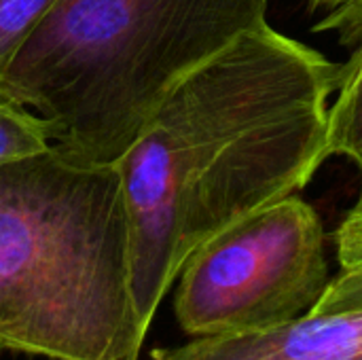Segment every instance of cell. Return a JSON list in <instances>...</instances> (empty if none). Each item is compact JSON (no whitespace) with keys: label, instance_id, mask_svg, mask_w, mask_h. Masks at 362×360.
I'll use <instances>...</instances> for the list:
<instances>
[{"label":"cell","instance_id":"6da1fadb","mask_svg":"<svg viewBox=\"0 0 362 360\" xmlns=\"http://www.w3.org/2000/svg\"><path fill=\"white\" fill-rule=\"evenodd\" d=\"M339 76V64L263 23L185 74L155 106L117 161L144 337L208 238L297 193L329 159V98Z\"/></svg>","mask_w":362,"mask_h":360},{"label":"cell","instance_id":"7a4b0ae2","mask_svg":"<svg viewBox=\"0 0 362 360\" xmlns=\"http://www.w3.org/2000/svg\"><path fill=\"white\" fill-rule=\"evenodd\" d=\"M129 216L117 161L51 144L0 166V348L138 360Z\"/></svg>","mask_w":362,"mask_h":360},{"label":"cell","instance_id":"3957f363","mask_svg":"<svg viewBox=\"0 0 362 360\" xmlns=\"http://www.w3.org/2000/svg\"><path fill=\"white\" fill-rule=\"evenodd\" d=\"M269 0H59L2 74L53 144L119 161L161 98L242 34Z\"/></svg>","mask_w":362,"mask_h":360},{"label":"cell","instance_id":"277c9868","mask_svg":"<svg viewBox=\"0 0 362 360\" xmlns=\"http://www.w3.org/2000/svg\"><path fill=\"white\" fill-rule=\"evenodd\" d=\"M329 282L320 216L293 193L208 238L178 276L174 312L193 337L261 331L308 316Z\"/></svg>","mask_w":362,"mask_h":360},{"label":"cell","instance_id":"5b68a950","mask_svg":"<svg viewBox=\"0 0 362 360\" xmlns=\"http://www.w3.org/2000/svg\"><path fill=\"white\" fill-rule=\"evenodd\" d=\"M155 360H362V312L308 314L261 331L195 337Z\"/></svg>","mask_w":362,"mask_h":360},{"label":"cell","instance_id":"8992f818","mask_svg":"<svg viewBox=\"0 0 362 360\" xmlns=\"http://www.w3.org/2000/svg\"><path fill=\"white\" fill-rule=\"evenodd\" d=\"M335 91L337 98L327 115V155L348 157L362 176V40L341 66Z\"/></svg>","mask_w":362,"mask_h":360},{"label":"cell","instance_id":"52a82bcc","mask_svg":"<svg viewBox=\"0 0 362 360\" xmlns=\"http://www.w3.org/2000/svg\"><path fill=\"white\" fill-rule=\"evenodd\" d=\"M51 144L47 121L0 81V166L42 153Z\"/></svg>","mask_w":362,"mask_h":360},{"label":"cell","instance_id":"ba28073f","mask_svg":"<svg viewBox=\"0 0 362 360\" xmlns=\"http://www.w3.org/2000/svg\"><path fill=\"white\" fill-rule=\"evenodd\" d=\"M59 0H0V79Z\"/></svg>","mask_w":362,"mask_h":360},{"label":"cell","instance_id":"9c48e42d","mask_svg":"<svg viewBox=\"0 0 362 360\" xmlns=\"http://www.w3.org/2000/svg\"><path fill=\"white\" fill-rule=\"evenodd\" d=\"M341 312H362V265L341 269V274L329 282L325 295L310 314Z\"/></svg>","mask_w":362,"mask_h":360},{"label":"cell","instance_id":"30bf717a","mask_svg":"<svg viewBox=\"0 0 362 360\" xmlns=\"http://www.w3.org/2000/svg\"><path fill=\"white\" fill-rule=\"evenodd\" d=\"M316 32H335L339 45L356 47L362 40V0H350L329 11L316 25Z\"/></svg>","mask_w":362,"mask_h":360},{"label":"cell","instance_id":"8fae6325","mask_svg":"<svg viewBox=\"0 0 362 360\" xmlns=\"http://www.w3.org/2000/svg\"><path fill=\"white\" fill-rule=\"evenodd\" d=\"M335 246L341 269L362 265V195L337 227Z\"/></svg>","mask_w":362,"mask_h":360},{"label":"cell","instance_id":"7c38bea8","mask_svg":"<svg viewBox=\"0 0 362 360\" xmlns=\"http://www.w3.org/2000/svg\"><path fill=\"white\" fill-rule=\"evenodd\" d=\"M346 2H350V0H310V6H312V11H327L329 13V11L339 8Z\"/></svg>","mask_w":362,"mask_h":360},{"label":"cell","instance_id":"4fadbf2b","mask_svg":"<svg viewBox=\"0 0 362 360\" xmlns=\"http://www.w3.org/2000/svg\"><path fill=\"white\" fill-rule=\"evenodd\" d=\"M361 195H362V193H361Z\"/></svg>","mask_w":362,"mask_h":360}]
</instances>
